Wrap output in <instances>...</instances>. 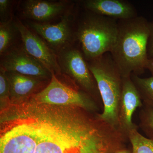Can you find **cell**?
I'll list each match as a JSON object with an SVG mask.
<instances>
[{"label":"cell","mask_w":153,"mask_h":153,"mask_svg":"<svg viewBox=\"0 0 153 153\" xmlns=\"http://www.w3.org/2000/svg\"><path fill=\"white\" fill-rule=\"evenodd\" d=\"M56 54L61 72L67 74L80 89L94 99L101 98L95 79L80 49L72 44Z\"/></svg>","instance_id":"5b68a950"},{"label":"cell","mask_w":153,"mask_h":153,"mask_svg":"<svg viewBox=\"0 0 153 153\" xmlns=\"http://www.w3.org/2000/svg\"><path fill=\"white\" fill-rule=\"evenodd\" d=\"M15 21L25 51L56 76L60 74L61 70L56 52L38 34L29 30L20 19L16 18Z\"/></svg>","instance_id":"9c48e42d"},{"label":"cell","mask_w":153,"mask_h":153,"mask_svg":"<svg viewBox=\"0 0 153 153\" xmlns=\"http://www.w3.org/2000/svg\"><path fill=\"white\" fill-rule=\"evenodd\" d=\"M131 78L145 104L153 107V76L141 78L138 75L132 74Z\"/></svg>","instance_id":"9a60e30c"},{"label":"cell","mask_w":153,"mask_h":153,"mask_svg":"<svg viewBox=\"0 0 153 153\" xmlns=\"http://www.w3.org/2000/svg\"><path fill=\"white\" fill-rule=\"evenodd\" d=\"M138 91L131 76L123 78L122 91L119 110V131L127 139L129 133L137 126L133 122V115L137 108L143 106Z\"/></svg>","instance_id":"30bf717a"},{"label":"cell","mask_w":153,"mask_h":153,"mask_svg":"<svg viewBox=\"0 0 153 153\" xmlns=\"http://www.w3.org/2000/svg\"><path fill=\"white\" fill-rule=\"evenodd\" d=\"M73 7L55 24L29 22V26L38 36H40L56 53L61 49L72 45L76 40L74 27Z\"/></svg>","instance_id":"52a82bcc"},{"label":"cell","mask_w":153,"mask_h":153,"mask_svg":"<svg viewBox=\"0 0 153 153\" xmlns=\"http://www.w3.org/2000/svg\"><path fill=\"white\" fill-rule=\"evenodd\" d=\"M132 153H153V140L142 135L137 129L131 131L128 136Z\"/></svg>","instance_id":"2e32d148"},{"label":"cell","mask_w":153,"mask_h":153,"mask_svg":"<svg viewBox=\"0 0 153 153\" xmlns=\"http://www.w3.org/2000/svg\"><path fill=\"white\" fill-rule=\"evenodd\" d=\"M147 52L148 60L153 59V22H149V36Z\"/></svg>","instance_id":"ffe728a7"},{"label":"cell","mask_w":153,"mask_h":153,"mask_svg":"<svg viewBox=\"0 0 153 153\" xmlns=\"http://www.w3.org/2000/svg\"><path fill=\"white\" fill-rule=\"evenodd\" d=\"M11 3L9 0H0V19L1 22L13 20L11 16Z\"/></svg>","instance_id":"d6986e66"},{"label":"cell","mask_w":153,"mask_h":153,"mask_svg":"<svg viewBox=\"0 0 153 153\" xmlns=\"http://www.w3.org/2000/svg\"><path fill=\"white\" fill-rule=\"evenodd\" d=\"M140 126L148 137L153 140V107L145 105L140 113Z\"/></svg>","instance_id":"e0dca14e"},{"label":"cell","mask_w":153,"mask_h":153,"mask_svg":"<svg viewBox=\"0 0 153 153\" xmlns=\"http://www.w3.org/2000/svg\"><path fill=\"white\" fill-rule=\"evenodd\" d=\"M80 3L86 10L118 21L138 16L134 7L124 0H85Z\"/></svg>","instance_id":"7c38bea8"},{"label":"cell","mask_w":153,"mask_h":153,"mask_svg":"<svg viewBox=\"0 0 153 153\" xmlns=\"http://www.w3.org/2000/svg\"><path fill=\"white\" fill-rule=\"evenodd\" d=\"M87 62L103 103V110L97 114L98 117L119 131V110L123 77L110 52Z\"/></svg>","instance_id":"3957f363"},{"label":"cell","mask_w":153,"mask_h":153,"mask_svg":"<svg viewBox=\"0 0 153 153\" xmlns=\"http://www.w3.org/2000/svg\"><path fill=\"white\" fill-rule=\"evenodd\" d=\"M20 34L15 21L0 23V54L2 56L15 47L16 38Z\"/></svg>","instance_id":"5bb4252c"},{"label":"cell","mask_w":153,"mask_h":153,"mask_svg":"<svg viewBox=\"0 0 153 153\" xmlns=\"http://www.w3.org/2000/svg\"><path fill=\"white\" fill-rule=\"evenodd\" d=\"M114 153H132V152L131 149V150L129 149H128V148H127L126 147L122 148V149L117 151Z\"/></svg>","instance_id":"7402d4cb"},{"label":"cell","mask_w":153,"mask_h":153,"mask_svg":"<svg viewBox=\"0 0 153 153\" xmlns=\"http://www.w3.org/2000/svg\"><path fill=\"white\" fill-rule=\"evenodd\" d=\"M116 40L110 52L123 77L146 69L149 22L143 16L118 21Z\"/></svg>","instance_id":"6da1fadb"},{"label":"cell","mask_w":153,"mask_h":153,"mask_svg":"<svg viewBox=\"0 0 153 153\" xmlns=\"http://www.w3.org/2000/svg\"><path fill=\"white\" fill-rule=\"evenodd\" d=\"M6 71L10 88V99L12 105H18L27 101L31 96L38 93L46 80Z\"/></svg>","instance_id":"4fadbf2b"},{"label":"cell","mask_w":153,"mask_h":153,"mask_svg":"<svg viewBox=\"0 0 153 153\" xmlns=\"http://www.w3.org/2000/svg\"><path fill=\"white\" fill-rule=\"evenodd\" d=\"M74 7L67 1L27 0L22 5L23 16L39 23H47L57 17H62Z\"/></svg>","instance_id":"8fae6325"},{"label":"cell","mask_w":153,"mask_h":153,"mask_svg":"<svg viewBox=\"0 0 153 153\" xmlns=\"http://www.w3.org/2000/svg\"><path fill=\"white\" fill-rule=\"evenodd\" d=\"M27 103L81 108L90 112L98 111L94 99L82 90L63 84L52 73L49 84L38 93L31 96Z\"/></svg>","instance_id":"277c9868"},{"label":"cell","mask_w":153,"mask_h":153,"mask_svg":"<svg viewBox=\"0 0 153 153\" xmlns=\"http://www.w3.org/2000/svg\"><path fill=\"white\" fill-rule=\"evenodd\" d=\"M1 67L5 71L47 80L52 73L40 61L32 57L22 46H15L1 56Z\"/></svg>","instance_id":"ba28073f"},{"label":"cell","mask_w":153,"mask_h":153,"mask_svg":"<svg viewBox=\"0 0 153 153\" xmlns=\"http://www.w3.org/2000/svg\"><path fill=\"white\" fill-rule=\"evenodd\" d=\"M0 153H83L66 140L40 134L0 147Z\"/></svg>","instance_id":"8992f818"},{"label":"cell","mask_w":153,"mask_h":153,"mask_svg":"<svg viewBox=\"0 0 153 153\" xmlns=\"http://www.w3.org/2000/svg\"><path fill=\"white\" fill-rule=\"evenodd\" d=\"M76 23L75 36L87 61L111 51L116 40L118 21L86 10Z\"/></svg>","instance_id":"7a4b0ae2"},{"label":"cell","mask_w":153,"mask_h":153,"mask_svg":"<svg viewBox=\"0 0 153 153\" xmlns=\"http://www.w3.org/2000/svg\"><path fill=\"white\" fill-rule=\"evenodd\" d=\"M0 102L2 112L11 106L10 99V88L6 71L0 67Z\"/></svg>","instance_id":"ac0fdd59"},{"label":"cell","mask_w":153,"mask_h":153,"mask_svg":"<svg viewBox=\"0 0 153 153\" xmlns=\"http://www.w3.org/2000/svg\"><path fill=\"white\" fill-rule=\"evenodd\" d=\"M146 69L149 70L153 76V59H149L146 66Z\"/></svg>","instance_id":"44dd1931"}]
</instances>
